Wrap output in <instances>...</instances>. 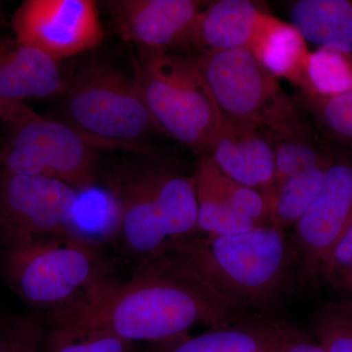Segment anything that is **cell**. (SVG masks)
<instances>
[{
    "label": "cell",
    "instance_id": "ffe728a7",
    "mask_svg": "<svg viewBox=\"0 0 352 352\" xmlns=\"http://www.w3.org/2000/svg\"><path fill=\"white\" fill-rule=\"evenodd\" d=\"M295 102L323 140L352 151V90L333 97L300 91Z\"/></svg>",
    "mask_w": 352,
    "mask_h": 352
},
{
    "label": "cell",
    "instance_id": "d6986e66",
    "mask_svg": "<svg viewBox=\"0 0 352 352\" xmlns=\"http://www.w3.org/2000/svg\"><path fill=\"white\" fill-rule=\"evenodd\" d=\"M331 164L292 176L264 196L267 205L268 224L284 231L294 227L314 200Z\"/></svg>",
    "mask_w": 352,
    "mask_h": 352
},
{
    "label": "cell",
    "instance_id": "5b68a950",
    "mask_svg": "<svg viewBox=\"0 0 352 352\" xmlns=\"http://www.w3.org/2000/svg\"><path fill=\"white\" fill-rule=\"evenodd\" d=\"M132 78L159 131L207 156L220 117L193 58L138 48Z\"/></svg>",
    "mask_w": 352,
    "mask_h": 352
},
{
    "label": "cell",
    "instance_id": "ac0fdd59",
    "mask_svg": "<svg viewBox=\"0 0 352 352\" xmlns=\"http://www.w3.org/2000/svg\"><path fill=\"white\" fill-rule=\"evenodd\" d=\"M251 52L275 78H283L300 87L307 85L310 51L305 38L288 23L271 16Z\"/></svg>",
    "mask_w": 352,
    "mask_h": 352
},
{
    "label": "cell",
    "instance_id": "d4e9b609",
    "mask_svg": "<svg viewBox=\"0 0 352 352\" xmlns=\"http://www.w3.org/2000/svg\"><path fill=\"white\" fill-rule=\"evenodd\" d=\"M43 325L34 315L0 318V352H44Z\"/></svg>",
    "mask_w": 352,
    "mask_h": 352
},
{
    "label": "cell",
    "instance_id": "ba28073f",
    "mask_svg": "<svg viewBox=\"0 0 352 352\" xmlns=\"http://www.w3.org/2000/svg\"><path fill=\"white\" fill-rule=\"evenodd\" d=\"M11 129L10 140L0 154L1 170L52 178L76 190L94 186V148L98 143L68 122L44 118L32 110Z\"/></svg>",
    "mask_w": 352,
    "mask_h": 352
},
{
    "label": "cell",
    "instance_id": "4316f807",
    "mask_svg": "<svg viewBox=\"0 0 352 352\" xmlns=\"http://www.w3.org/2000/svg\"><path fill=\"white\" fill-rule=\"evenodd\" d=\"M280 352H327V351L318 342H314L296 329Z\"/></svg>",
    "mask_w": 352,
    "mask_h": 352
},
{
    "label": "cell",
    "instance_id": "7402d4cb",
    "mask_svg": "<svg viewBox=\"0 0 352 352\" xmlns=\"http://www.w3.org/2000/svg\"><path fill=\"white\" fill-rule=\"evenodd\" d=\"M307 85L300 91L333 97L352 90V54L318 48L308 57Z\"/></svg>",
    "mask_w": 352,
    "mask_h": 352
},
{
    "label": "cell",
    "instance_id": "6da1fadb",
    "mask_svg": "<svg viewBox=\"0 0 352 352\" xmlns=\"http://www.w3.org/2000/svg\"><path fill=\"white\" fill-rule=\"evenodd\" d=\"M244 319L221 307L188 270L164 254L138 264L127 281L109 279L53 310L50 322L157 344L188 335L201 324L212 328Z\"/></svg>",
    "mask_w": 352,
    "mask_h": 352
},
{
    "label": "cell",
    "instance_id": "484cf974",
    "mask_svg": "<svg viewBox=\"0 0 352 352\" xmlns=\"http://www.w3.org/2000/svg\"><path fill=\"white\" fill-rule=\"evenodd\" d=\"M323 284L352 300V226L336 247L329 261Z\"/></svg>",
    "mask_w": 352,
    "mask_h": 352
},
{
    "label": "cell",
    "instance_id": "7c38bea8",
    "mask_svg": "<svg viewBox=\"0 0 352 352\" xmlns=\"http://www.w3.org/2000/svg\"><path fill=\"white\" fill-rule=\"evenodd\" d=\"M207 3L198 0H118L107 2V6L118 32L126 41L138 48L168 50L193 44Z\"/></svg>",
    "mask_w": 352,
    "mask_h": 352
},
{
    "label": "cell",
    "instance_id": "7a4b0ae2",
    "mask_svg": "<svg viewBox=\"0 0 352 352\" xmlns=\"http://www.w3.org/2000/svg\"><path fill=\"white\" fill-rule=\"evenodd\" d=\"M164 254L188 270L221 307L247 318H273L295 285L302 287L293 240L274 226L195 236Z\"/></svg>",
    "mask_w": 352,
    "mask_h": 352
},
{
    "label": "cell",
    "instance_id": "52a82bcc",
    "mask_svg": "<svg viewBox=\"0 0 352 352\" xmlns=\"http://www.w3.org/2000/svg\"><path fill=\"white\" fill-rule=\"evenodd\" d=\"M193 60L220 120L270 129L296 112L295 101L251 51H206Z\"/></svg>",
    "mask_w": 352,
    "mask_h": 352
},
{
    "label": "cell",
    "instance_id": "9c48e42d",
    "mask_svg": "<svg viewBox=\"0 0 352 352\" xmlns=\"http://www.w3.org/2000/svg\"><path fill=\"white\" fill-rule=\"evenodd\" d=\"M78 201V190L66 183L0 168V244L72 233Z\"/></svg>",
    "mask_w": 352,
    "mask_h": 352
},
{
    "label": "cell",
    "instance_id": "5bb4252c",
    "mask_svg": "<svg viewBox=\"0 0 352 352\" xmlns=\"http://www.w3.org/2000/svg\"><path fill=\"white\" fill-rule=\"evenodd\" d=\"M66 89L59 62L16 38H0V102L50 98Z\"/></svg>",
    "mask_w": 352,
    "mask_h": 352
},
{
    "label": "cell",
    "instance_id": "9a60e30c",
    "mask_svg": "<svg viewBox=\"0 0 352 352\" xmlns=\"http://www.w3.org/2000/svg\"><path fill=\"white\" fill-rule=\"evenodd\" d=\"M295 330L274 318L252 317L157 344L150 352H280Z\"/></svg>",
    "mask_w": 352,
    "mask_h": 352
},
{
    "label": "cell",
    "instance_id": "3957f363",
    "mask_svg": "<svg viewBox=\"0 0 352 352\" xmlns=\"http://www.w3.org/2000/svg\"><path fill=\"white\" fill-rule=\"evenodd\" d=\"M110 187L119 203L120 244L139 264L200 235L194 176L153 163L118 173Z\"/></svg>",
    "mask_w": 352,
    "mask_h": 352
},
{
    "label": "cell",
    "instance_id": "30bf717a",
    "mask_svg": "<svg viewBox=\"0 0 352 352\" xmlns=\"http://www.w3.org/2000/svg\"><path fill=\"white\" fill-rule=\"evenodd\" d=\"M352 226V159L336 157L291 236L302 287L320 286L336 247Z\"/></svg>",
    "mask_w": 352,
    "mask_h": 352
},
{
    "label": "cell",
    "instance_id": "cb8c5ba5",
    "mask_svg": "<svg viewBox=\"0 0 352 352\" xmlns=\"http://www.w3.org/2000/svg\"><path fill=\"white\" fill-rule=\"evenodd\" d=\"M311 330L327 352H352V300L322 303L315 310Z\"/></svg>",
    "mask_w": 352,
    "mask_h": 352
},
{
    "label": "cell",
    "instance_id": "277c9868",
    "mask_svg": "<svg viewBox=\"0 0 352 352\" xmlns=\"http://www.w3.org/2000/svg\"><path fill=\"white\" fill-rule=\"evenodd\" d=\"M2 270L23 300L53 310L68 307L110 279L100 248L73 232L3 248Z\"/></svg>",
    "mask_w": 352,
    "mask_h": 352
},
{
    "label": "cell",
    "instance_id": "e0dca14e",
    "mask_svg": "<svg viewBox=\"0 0 352 352\" xmlns=\"http://www.w3.org/2000/svg\"><path fill=\"white\" fill-rule=\"evenodd\" d=\"M289 19L305 41L352 54V2L349 0H298L292 7Z\"/></svg>",
    "mask_w": 352,
    "mask_h": 352
},
{
    "label": "cell",
    "instance_id": "603a6c76",
    "mask_svg": "<svg viewBox=\"0 0 352 352\" xmlns=\"http://www.w3.org/2000/svg\"><path fill=\"white\" fill-rule=\"evenodd\" d=\"M44 352H138V344L111 333L52 324Z\"/></svg>",
    "mask_w": 352,
    "mask_h": 352
},
{
    "label": "cell",
    "instance_id": "83f0119b",
    "mask_svg": "<svg viewBox=\"0 0 352 352\" xmlns=\"http://www.w3.org/2000/svg\"><path fill=\"white\" fill-rule=\"evenodd\" d=\"M30 108L24 103H3L0 102V120L7 126H12L29 112Z\"/></svg>",
    "mask_w": 352,
    "mask_h": 352
},
{
    "label": "cell",
    "instance_id": "8992f818",
    "mask_svg": "<svg viewBox=\"0 0 352 352\" xmlns=\"http://www.w3.org/2000/svg\"><path fill=\"white\" fill-rule=\"evenodd\" d=\"M68 124L99 145H131L157 129L133 78L90 62L67 87Z\"/></svg>",
    "mask_w": 352,
    "mask_h": 352
},
{
    "label": "cell",
    "instance_id": "2e32d148",
    "mask_svg": "<svg viewBox=\"0 0 352 352\" xmlns=\"http://www.w3.org/2000/svg\"><path fill=\"white\" fill-rule=\"evenodd\" d=\"M250 0L208 2L197 25L193 44L206 51H251L271 18Z\"/></svg>",
    "mask_w": 352,
    "mask_h": 352
},
{
    "label": "cell",
    "instance_id": "4fadbf2b",
    "mask_svg": "<svg viewBox=\"0 0 352 352\" xmlns=\"http://www.w3.org/2000/svg\"><path fill=\"white\" fill-rule=\"evenodd\" d=\"M208 156L224 175L261 192L263 197L272 188L274 145L263 127L251 122L220 120Z\"/></svg>",
    "mask_w": 352,
    "mask_h": 352
},
{
    "label": "cell",
    "instance_id": "44dd1931",
    "mask_svg": "<svg viewBox=\"0 0 352 352\" xmlns=\"http://www.w3.org/2000/svg\"><path fill=\"white\" fill-rule=\"evenodd\" d=\"M194 176L205 183L234 212L252 219L258 226H270L267 205L263 194L224 175L208 155L201 157Z\"/></svg>",
    "mask_w": 352,
    "mask_h": 352
},
{
    "label": "cell",
    "instance_id": "8fae6325",
    "mask_svg": "<svg viewBox=\"0 0 352 352\" xmlns=\"http://www.w3.org/2000/svg\"><path fill=\"white\" fill-rule=\"evenodd\" d=\"M15 38L60 62L96 47L104 31L92 0H27L14 13Z\"/></svg>",
    "mask_w": 352,
    "mask_h": 352
}]
</instances>
